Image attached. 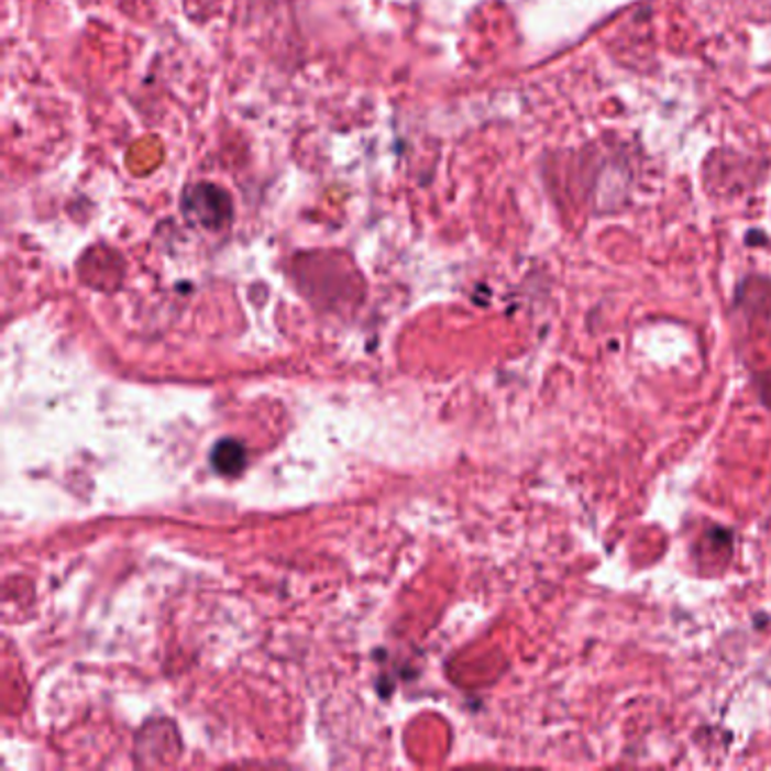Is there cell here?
I'll list each match as a JSON object with an SVG mask.
<instances>
[{"label":"cell","instance_id":"cell-1","mask_svg":"<svg viewBox=\"0 0 771 771\" xmlns=\"http://www.w3.org/2000/svg\"><path fill=\"white\" fill-rule=\"evenodd\" d=\"M181 211L188 220L209 231H220L229 227L233 218V205L229 192L211 181H201L186 188L181 197Z\"/></svg>","mask_w":771,"mask_h":771},{"label":"cell","instance_id":"cell-2","mask_svg":"<svg viewBox=\"0 0 771 771\" xmlns=\"http://www.w3.org/2000/svg\"><path fill=\"white\" fill-rule=\"evenodd\" d=\"M211 464L216 466L218 473L222 475H238L242 473L247 464V453L242 449V443L235 439H222L216 443V449L211 453Z\"/></svg>","mask_w":771,"mask_h":771}]
</instances>
